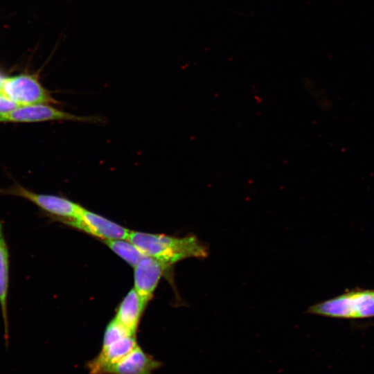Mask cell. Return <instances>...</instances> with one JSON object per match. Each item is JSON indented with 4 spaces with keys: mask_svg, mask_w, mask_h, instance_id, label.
Masks as SVG:
<instances>
[{
    "mask_svg": "<svg viewBox=\"0 0 374 374\" xmlns=\"http://www.w3.org/2000/svg\"><path fill=\"white\" fill-rule=\"evenodd\" d=\"M127 240L145 256L168 266L189 258H204L208 254L207 247L192 235L177 238L164 234L131 231Z\"/></svg>",
    "mask_w": 374,
    "mask_h": 374,
    "instance_id": "obj_1",
    "label": "cell"
},
{
    "mask_svg": "<svg viewBox=\"0 0 374 374\" xmlns=\"http://www.w3.org/2000/svg\"><path fill=\"white\" fill-rule=\"evenodd\" d=\"M17 106L18 105L0 92V113L10 112Z\"/></svg>",
    "mask_w": 374,
    "mask_h": 374,
    "instance_id": "obj_14",
    "label": "cell"
},
{
    "mask_svg": "<svg viewBox=\"0 0 374 374\" xmlns=\"http://www.w3.org/2000/svg\"><path fill=\"white\" fill-rule=\"evenodd\" d=\"M67 224L78 229L103 240H127L131 231L98 214L83 207L79 215L72 220L64 221Z\"/></svg>",
    "mask_w": 374,
    "mask_h": 374,
    "instance_id": "obj_6",
    "label": "cell"
},
{
    "mask_svg": "<svg viewBox=\"0 0 374 374\" xmlns=\"http://www.w3.org/2000/svg\"><path fill=\"white\" fill-rule=\"evenodd\" d=\"M103 242L112 251L134 267L146 256L128 240H107Z\"/></svg>",
    "mask_w": 374,
    "mask_h": 374,
    "instance_id": "obj_12",
    "label": "cell"
},
{
    "mask_svg": "<svg viewBox=\"0 0 374 374\" xmlns=\"http://www.w3.org/2000/svg\"><path fill=\"white\" fill-rule=\"evenodd\" d=\"M0 92L18 105L60 103L42 85L36 74L21 73L6 77Z\"/></svg>",
    "mask_w": 374,
    "mask_h": 374,
    "instance_id": "obj_4",
    "label": "cell"
},
{
    "mask_svg": "<svg viewBox=\"0 0 374 374\" xmlns=\"http://www.w3.org/2000/svg\"><path fill=\"white\" fill-rule=\"evenodd\" d=\"M0 194L25 199L52 218L64 222L76 218L82 206L64 197L33 192L19 184L0 188Z\"/></svg>",
    "mask_w": 374,
    "mask_h": 374,
    "instance_id": "obj_3",
    "label": "cell"
},
{
    "mask_svg": "<svg viewBox=\"0 0 374 374\" xmlns=\"http://www.w3.org/2000/svg\"><path fill=\"white\" fill-rule=\"evenodd\" d=\"M10 284V253L7 244L3 223L0 220V309L1 312L4 339L6 346L9 343V321L8 299Z\"/></svg>",
    "mask_w": 374,
    "mask_h": 374,
    "instance_id": "obj_10",
    "label": "cell"
},
{
    "mask_svg": "<svg viewBox=\"0 0 374 374\" xmlns=\"http://www.w3.org/2000/svg\"><path fill=\"white\" fill-rule=\"evenodd\" d=\"M6 78V76L4 75L1 72H0V89L1 88Z\"/></svg>",
    "mask_w": 374,
    "mask_h": 374,
    "instance_id": "obj_15",
    "label": "cell"
},
{
    "mask_svg": "<svg viewBox=\"0 0 374 374\" xmlns=\"http://www.w3.org/2000/svg\"><path fill=\"white\" fill-rule=\"evenodd\" d=\"M170 266L145 256L134 267V290L146 306L164 271Z\"/></svg>",
    "mask_w": 374,
    "mask_h": 374,
    "instance_id": "obj_7",
    "label": "cell"
},
{
    "mask_svg": "<svg viewBox=\"0 0 374 374\" xmlns=\"http://www.w3.org/2000/svg\"><path fill=\"white\" fill-rule=\"evenodd\" d=\"M162 365L138 345L123 359L111 366L106 374H153Z\"/></svg>",
    "mask_w": 374,
    "mask_h": 374,
    "instance_id": "obj_9",
    "label": "cell"
},
{
    "mask_svg": "<svg viewBox=\"0 0 374 374\" xmlns=\"http://www.w3.org/2000/svg\"><path fill=\"white\" fill-rule=\"evenodd\" d=\"M52 121H70L80 123H98L102 118L73 114L51 104L18 105L8 112L0 113V123H39Z\"/></svg>",
    "mask_w": 374,
    "mask_h": 374,
    "instance_id": "obj_5",
    "label": "cell"
},
{
    "mask_svg": "<svg viewBox=\"0 0 374 374\" xmlns=\"http://www.w3.org/2000/svg\"><path fill=\"white\" fill-rule=\"evenodd\" d=\"M145 307L134 288L121 301L115 318L132 334L136 335L142 312Z\"/></svg>",
    "mask_w": 374,
    "mask_h": 374,
    "instance_id": "obj_11",
    "label": "cell"
},
{
    "mask_svg": "<svg viewBox=\"0 0 374 374\" xmlns=\"http://www.w3.org/2000/svg\"><path fill=\"white\" fill-rule=\"evenodd\" d=\"M307 312L336 319L374 317V290H347L337 296L311 305Z\"/></svg>",
    "mask_w": 374,
    "mask_h": 374,
    "instance_id": "obj_2",
    "label": "cell"
},
{
    "mask_svg": "<svg viewBox=\"0 0 374 374\" xmlns=\"http://www.w3.org/2000/svg\"><path fill=\"white\" fill-rule=\"evenodd\" d=\"M132 334L116 318L113 319L107 326L105 330L102 346H107L114 341Z\"/></svg>",
    "mask_w": 374,
    "mask_h": 374,
    "instance_id": "obj_13",
    "label": "cell"
},
{
    "mask_svg": "<svg viewBox=\"0 0 374 374\" xmlns=\"http://www.w3.org/2000/svg\"><path fill=\"white\" fill-rule=\"evenodd\" d=\"M137 346L136 335H128L102 346L100 353L86 364L89 374H106L111 366L123 359Z\"/></svg>",
    "mask_w": 374,
    "mask_h": 374,
    "instance_id": "obj_8",
    "label": "cell"
}]
</instances>
